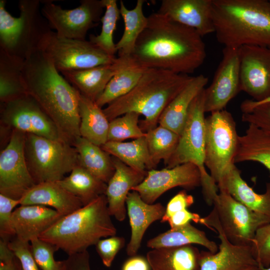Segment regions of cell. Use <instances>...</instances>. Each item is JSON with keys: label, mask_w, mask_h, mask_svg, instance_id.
Returning <instances> with one entry per match:
<instances>
[{"label": "cell", "mask_w": 270, "mask_h": 270, "mask_svg": "<svg viewBox=\"0 0 270 270\" xmlns=\"http://www.w3.org/2000/svg\"><path fill=\"white\" fill-rule=\"evenodd\" d=\"M238 53L240 90L257 102L270 96V47L243 46Z\"/></svg>", "instance_id": "cell-14"}, {"label": "cell", "mask_w": 270, "mask_h": 270, "mask_svg": "<svg viewBox=\"0 0 270 270\" xmlns=\"http://www.w3.org/2000/svg\"><path fill=\"white\" fill-rule=\"evenodd\" d=\"M38 0H20L14 42L10 54L24 60L38 49L42 36L52 30L43 16Z\"/></svg>", "instance_id": "cell-18"}, {"label": "cell", "mask_w": 270, "mask_h": 270, "mask_svg": "<svg viewBox=\"0 0 270 270\" xmlns=\"http://www.w3.org/2000/svg\"><path fill=\"white\" fill-rule=\"evenodd\" d=\"M22 76L28 94L52 121L62 138L73 146L80 136L79 91L38 49L24 60Z\"/></svg>", "instance_id": "cell-2"}, {"label": "cell", "mask_w": 270, "mask_h": 270, "mask_svg": "<svg viewBox=\"0 0 270 270\" xmlns=\"http://www.w3.org/2000/svg\"><path fill=\"white\" fill-rule=\"evenodd\" d=\"M26 134L13 130L0 154V194L20 200L35 184L24 154Z\"/></svg>", "instance_id": "cell-12"}, {"label": "cell", "mask_w": 270, "mask_h": 270, "mask_svg": "<svg viewBox=\"0 0 270 270\" xmlns=\"http://www.w3.org/2000/svg\"><path fill=\"white\" fill-rule=\"evenodd\" d=\"M200 252L192 244L154 248L146 254L153 270H200Z\"/></svg>", "instance_id": "cell-27"}, {"label": "cell", "mask_w": 270, "mask_h": 270, "mask_svg": "<svg viewBox=\"0 0 270 270\" xmlns=\"http://www.w3.org/2000/svg\"><path fill=\"white\" fill-rule=\"evenodd\" d=\"M246 270H262V269L259 266H255L252 267Z\"/></svg>", "instance_id": "cell-52"}, {"label": "cell", "mask_w": 270, "mask_h": 270, "mask_svg": "<svg viewBox=\"0 0 270 270\" xmlns=\"http://www.w3.org/2000/svg\"><path fill=\"white\" fill-rule=\"evenodd\" d=\"M212 18L224 47H270V0H212Z\"/></svg>", "instance_id": "cell-4"}, {"label": "cell", "mask_w": 270, "mask_h": 270, "mask_svg": "<svg viewBox=\"0 0 270 270\" xmlns=\"http://www.w3.org/2000/svg\"><path fill=\"white\" fill-rule=\"evenodd\" d=\"M38 49L48 56L60 72L112 64L117 60L90 40L62 37L52 30L42 36Z\"/></svg>", "instance_id": "cell-9"}, {"label": "cell", "mask_w": 270, "mask_h": 270, "mask_svg": "<svg viewBox=\"0 0 270 270\" xmlns=\"http://www.w3.org/2000/svg\"><path fill=\"white\" fill-rule=\"evenodd\" d=\"M18 204H20V200L0 194V240L8 242L16 236L12 222V214L14 209Z\"/></svg>", "instance_id": "cell-42"}, {"label": "cell", "mask_w": 270, "mask_h": 270, "mask_svg": "<svg viewBox=\"0 0 270 270\" xmlns=\"http://www.w3.org/2000/svg\"><path fill=\"white\" fill-rule=\"evenodd\" d=\"M268 102H270V96L260 102L252 100H246L241 103L240 109L242 113H246L256 106Z\"/></svg>", "instance_id": "cell-51"}, {"label": "cell", "mask_w": 270, "mask_h": 270, "mask_svg": "<svg viewBox=\"0 0 270 270\" xmlns=\"http://www.w3.org/2000/svg\"><path fill=\"white\" fill-rule=\"evenodd\" d=\"M253 256L260 267L270 266V222L256 232L251 244Z\"/></svg>", "instance_id": "cell-41"}, {"label": "cell", "mask_w": 270, "mask_h": 270, "mask_svg": "<svg viewBox=\"0 0 270 270\" xmlns=\"http://www.w3.org/2000/svg\"><path fill=\"white\" fill-rule=\"evenodd\" d=\"M198 244L206 248L212 253L218 251V246L210 240L205 232L189 223L183 226L170 228L149 240L146 244L148 248H154L181 246Z\"/></svg>", "instance_id": "cell-33"}, {"label": "cell", "mask_w": 270, "mask_h": 270, "mask_svg": "<svg viewBox=\"0 0 270 270\" xmlns=\"http://www.w3.org/2000/svg\"><path fill=\"white\" fill-rule=\"evenodd\" d=\"M192 77L148 68L131 91L107 105L103 111L109 121L130 112L143 115L144 118L139 124L146 132L158 126L162 112Z\"/></svg>", "instance_id": "cell-3"}, {"label": "cell", "mask_w": 270, "mask_h": 270, "mask_svg": "<svg viewBox=\"0 0 270 270\" xmlns=\"http://www.w3.org/2000/svg\"><path fill=\"white\" fill-rule=\"evenodd\" d=\"M115 172L108 183L106 192L109 212L120 222L126 214V200L129 192L145 178L147 172L135 170L113 156Z\"/></svg>", "instance_id": "cell-20"}, {"label": "cell", "mask_w": 270, "mask_h": 270, "mask_svg": "<svg viewBox=\"0 0 270 270\" xmlns=\"http://www.w3.org/2000/svg\"><path fill=\"white\" fill-rule=\"evenodd\" d=\"M205 88L192 102L180 135L177 147L168 161L166 168L190 162L196 164L201 174L202 193L206 203L210 206L218 194V185L206 169Z\"/></svg>", "instance_id": "cell-6"}, {"label": "cell", "mask_w": 270, "mask_h": 270, "mask_svg": "<svg viewBox=\"0 0 270 270\" xmlns=\"http://www.w3.org/2000/svg\"><path fill=\"white\" fill-rule=\"evenodd\" d=\"M106 8L101 18L102 29L98 35H90V41L108 54L116 56V44L113 40V34L120 13L116 0H102Z\"/></svg>", "instance_id": "cell-38"}, {"label": "cell", "mask_w": 270, "mask_h": 270, "mask_svg": "<svg viewBox=\"0 0 270 270\" xmlns=\"http://www.w3.org/2000/svg\"><path fill=\"white\" fill-rule=\"evenodd\" d=\"M208 81V78L203 74L193 76L162 112L158 124L180 135L192 102Z\"/></svg>", "instance_id": "cell-26"}, {"label": "cell", "mask_w": 270, "mask_h": 270, "mask_svg": "<svg viewBox=\"0 0 270 270\" xmlns=\"http://www.w3.org/2000/svg\"><path fill=\"white\" fill-rule=\"evenodd\" d=\"M124 244L125 239L123 237L114 236L100 239L95 246L104 264L110 267L116 256L123 248Z\"/></svg>", "instance_id": "cell-44"}, {"label": "cell", "mask_w": 270, "mask_h": 270, "mask_svg": "<svg viewBox=\"0 0 270 270\" xmlns=\"http://www.w3.org/2000/svg\"><path fill=\"white\" fill-rule=\"evenodd\" d=\"M123 62L122 58L117 57L116 62L112 64L63 71L60 74L82 94L96 102Z\"/></svg>", "instance_id": "cell-23"}, {"label": "cell", "mask_w": 270, "mask_h": 270, "mask_svg": "<svg viewBox=\"0 0 270 270\" xmlns=\"http://www.w3.org/2000/svg\"><path fill=\"white\" fill-rule=\"evenodd\" d=\"M0 270H22L20 260L8 248L0 250Z\"/></svg>", "instance_id": "cell-49"}, {"label": "cell", "mask_w": 270, "mask_h": 270, "mask_svg": "<svg viewBox=\"0 0 270 270\" xmlns=\"http://www.w3.org/2000/svg\"><path fill=\"white\" fill-rule=\"evenodd\" d=\"M179 138V134L159 124L146 132L149 154L156 166L162 160L166 164L174 153Z\"/></svg>", "instance_id": "cell-37"}, {"label": "cell", "mask_w": 270, "mask_h": 270, "mask_svg": "<svg viewBox=\"0 0 270 270\" xmlns=\"http://www.w3.org/2000/svg\"><path fill=\"white\" fill-rule=\"evenodd\" d=\"M20 205H40L52 208L66 216L84 206L80 200L57 182L36 184L20 200Z\"/></svg>", "instance_id": "cell-24"}, {"label": "cell", "mask_w": 270, "mask_h": 270, "mask_svg": "<svg viewBox=\"0 0 270 270\" xmlns=\"http://www.w3.org/2000/svg\"><path fill=\"white\" fill-rule=\"evenodd\" d=\"M262 270H270V266L268 268L260 267Z\"/></svg>", "instance_id": "cell-53"}, {"label": "cell", "mask_w": 270, "mask_h": 270, "mask_svg": "<svg viewBox=\"0 0 270 270\" xmlns=\"http://www.w3.org/2000/svg\"><path fill=\"white\" fill-rule=\"evenodd\" d=\"M140 116L138 113L130 112L110 121L108 141L122 142L145 136L146 132L139 124Z\"/></svg>", "instance_id": "cell-39"}, {"label": "cell", "mask_w": 270, "mask_h": 270, "mask_svg": "<svg viewBox=\"0 0 270 270\" xmlns=\"http://www.w3.org/2000/svg\"><path fill=\"white\" fill-rule=\"evenodd\" d=\"M58 184L78 198L84 206L102 194H105L107 184L100 180L80 165L76 166L70 174Z\"/></svg>", "instance_id": "cell-36"}, {"label": "cell", "mask_w": 270, "mask_h": 270, "mask_svg": "<svg viewBox=\"0 0 270 270\" xmlns=\"http://www.w3.org/2000/svg\"><path fill=\"white\" fill-rule=\"evenodd\" d=\"M41 12L51 30L60 36L85 40L88 32L98 24L105 8L102 0H82L76 8L63 9L44 0Z\"/></svg>", "instance_id": "cell-11"}, {"label": "cell", "mask_w": 270, "mask_h": 270, "mask_svg": "<svg viewBox=\"0 0 270 270\" xmlns=\"http://www.w3.org/2000/svg\"><path fill=\"white\" fill-rule=\"evenodd\" d=\"M63 216L55 210L40 205H20L12 212L16 236L30 242L48 230Z\"/></svg>", "instance_id": "cell-22"}, {"label": "cell", "mask_w": 270, "mask_h": 270, "mask_svg": "<svg viewBox=\"0 0 270 270\" xmlns=\"http://www.w3.org/2000/svg\"><path fill=\"white\" fill-rule=\"evenodd\" d=\"M204 165L218 184L235 164L239 136L232 114L226 110L206 118Z\"/></svg>", "instance_id": "cell-8"}, {"label": "cell", "mask_w": 270, "mask_h": 270, "mask_svg": "<svg viewBox=\"0 0 270 270\" xmlns=\"http://www.w3.org/2000/svg\"><path fill=\"white\" fill-rule=\"evenodd\" d=\"M78 108L80 136L101 147L108 141L110 124L103 110L80 93Z\"/></svg>", "instance_id": "cell-28"}, {"label": "cell", "mask_w": 270, "mask_h": 270, "mask_svg": "<svg viewBox=\"0 0 270 270\" xmlns=\"http://www.w3.org/2000/svg\"><path fill=\"white\" fill-rule=\"evenodd\" d=\"M249 161L262 164L270 173V133L252 124L239 136L234 158V163Z\"/></svg>", "instance_id": "cell-30"}, {"label": "cell", "mask_w": 270, "mask_h": 270, "mask_svg": "<svg viewBox=\"0 0 270 270\" xmlns=\"http://www.w3.org/2000/svg\"><path fill=\"white\" fill-rule=\"evenodd\" d=\"M127 212L131 228V236L126 246L128 256H134L140 248L144 235L154 222L161 220L166 208L160 203L150 204L144 202L139 194L132 190L126 200Z\"/></svg>", "instance_id": "cell-21"}, {"label": "cell", "mask_w": 270, "mask_h": 270, "mask_svg": "<svg viewBox=\"0 0 270 270\" xmlns=\"http://www.w3.org/2000/svg\"><path fill=\"white\" fill-rule=\"evenodd\" d=\"M200 224L214 228L220 244L216 253L200 252V270H246L258 266L250 246H236L228 240L212 210L208 216L202 218Z\"/></svg>", "instance_id": "cell-16"}, {"label": "cell", "mask_w": 270, "mask_h": 270, "mask_svg": "<svg viewBox=\"0 0 270 270\" xmlns=\"http://www.w3.org/2000/svg\"><path fill=\"white\" fill-rule=\"evenodd\" d=\"M73 146L78 154L79 165L108 184L115 172L112 158L102 148L80 136Z\"/></svg>", "instance_id": "cell-34"}, {"label": "cell", "mask_w": 270, "mask_h": 270, "mask_svg": "<svg viewBox=\"0 0 270 270\" xmlns=\"http://www.w3.org/2000/svg\"><path fill=\"white\" fill-rule=\"evenodd\" d=\"M24 60L0 48V104L28 95L22 76Z\"/></svg>", "instance_id": "cell-29"}, {"label": "cell", "mask_w": 270, "mask_h": 270, "mask_svg": "<svg viewBox=\"0 0 270 270\" xmlns=\"http://www.w3.org/2000/svg\"><path fill=\"white\" fill-rule=\"evenodd\" d=\"M30 244L34 259L41 270H61V261L54 258V254L58 250L55 246L38 238L32 240Z\"/></svg>", "instance_id": "cell-40"}, {"label": "cell", "mask_w": 270, "mask_h": 270, "mask_svg": "<svg viewBox=\"0 0 270 270\" xmlns=\"http://www.w3.org/2000/svg\"><path fill=\"white\" fill-rule=\"evenodd\" d=\"M150 268L147 259L142 256H133L124 262L122 270H150Z\"/></svg>", "instance_id": "cell-50"}, {"label": "cell", "mask_w": 270, "mask_h": 270, "mask_svg": "<svg viewBox=\"0 0 270 270\" xmlns=\"http://www.w3.org/2000/svg\"><path fill=\"white\" fill-rule=\"evenodd\" d=\"M122 58L124 62L121 68L95 102L101 108L128 94L148 69L138 64L132 57Z\"/></svg>", "instance_id": "cell-31"}, {"label": "cell", "mask_w": 270, "mask_h": 270, "mask_svg": "<svg viewBox=\"0 0 270 270\" xmlns=\"http://www.w3.org/2000/svg\"><path fill=\"white\" fill-rule=\"evenodd\" d=\"M212 210L228 240L232 244L250 246L256 230L270 217L256 212L224 191L215 198Z\"/></svg>", "instance_id": "cell-10"}, {"label": "cell", "mask_w": 270, "mask_h": 270, "mask_svg": "<svg viewBox=\"0 0 270 270\" xmlns=\"http://www.w3.org/2000/svg\"><path fill=\"white\" fill-rule=\"evenodd\" d=\"M202 218L199 214L193 213L188 209L178 212L170 216L167 222H168L170 228L181 226L190 223L193 221L196 223H200Z\"/></svg>", "instance_id": "cell-48"}, {"label": "cell", "mask_w": 270, "mask_h": 270, "mask_svg": "<svg viewBox=\"0 0 270 270\" xmlns=\"http://www.w3.org/2000/svg\"><path fill=\"white\" fill-rule=\"evenodd\" d=\"M8 245L20 260L22 270H39L32 252L30 242L16 236L8 242Z\"/></svg>", "instance_id": "cell-43"}, {"label": "cell", "mask_w": 270, "mask_h": 270, "mask_svg": "<svg viewBox=\"0 0 270 270\" xmlns=\"http://www.w3.org/2000/svg\"><path fill=\"white\" fill-rule=\"evenodd\" d=\"M88 250L70 255L66 260L61 261L60 270H90Z\"/></svg>", "instance_id": "cell-47"}, {"label": "cell", "mask_w": 270, "mask_h": 270, "mask_svg": "<svg viewBox=\"0 0 270 270\" xmlns=\"http://www.w3.org/2000/svg\"><path fill=\"white\" fill-rule=\"evenodd\" d=\"M240 90L238 48L224 47L211 84L205 88L206 112L224 110Z\"/></svg>", "instance_id": "cell-17"}, {"label": "cell", "mask_w": 270, "mask_h": 270, "mask_svg": "<svg viewBox=\"0 0 270 270\" xmlns=\"http://www.w3.org/2000/svg\"><path fill=\"white\" fill-rule=\"evenodd\" d=\"M106 194L62 216L38 238L68 256L87 250L102 238L116 236Z\"/></svg>", "instance_id": "cell-5"}, {"label": "cell", "mask_w": 270, "mask_h": 270, "mask_svg": "<svg viewBox=\"0 0 270 270\" xmlns=\"http://www.w3.org/2000/svg\"><path fill=\"white\" fill-rule=\"evenodd\" d=\"M132 58L146 68L188 74L200 66L206 58V45L196 30L156 12L148 16Z\"/></svg>", "instance_id": "cell-1"}, {"label": "cell", "mask_w": 270, "mask_h": 270, "mask_svg": "<svg viewBox=\"0 0 270 270\" xmlns=\"http://www.w3.org/2000/svg\"><path fill=\"white\" fill-rule=\"evenodd\" d=\"M242 120L270 133V102L259 105L248 112L242 113Z\"/></svg>", "instance_id": "cell-45"}, {"label": "cell", "mask_w": 270, "mask_h": 270, "mask_svg": "<svg viewBox=\"0 0 270 270\" xmlns=\"http://www.w3.org/2000/svg\"><path fill=\"white\" fill-rule=\"evenodd\" d=\"M24 154L36 184L56 182L79 165L76 148L64 140L26 134Z\"/></svg>", "instance_id": "cell-7"}, {"label": "cell", "mask_w": 270, "mask_h": 270, "mask_svg": "<svg viewBox=\"0 0 270 270\" xmlns=\"http://www.w3.org/2000/svg\"><path fill=\"white\" fill-rule=\"evenodd\" d=\"M200 186L199 168L196 164L188 162L172 168L148 170L144 180L132 190L137 192L146 202L152 204L172 188L179 186L190 190Z\"/></svg>", "instance_id": "cell-15"}, {"label": "cell", "mask_w": 270, "mask_h": 270, "mask_svg": "<svg viewBox=\"0 0 270 270\" xmlns=\"http://www.w3.org/2000/svg\"><path fill=\"white\" fill-rule=\"evenodd\" d=\"M194 202V199L192 195L188 194L185 190L180 191L168 203L165 214L161 220V222H166L174 214L184 209H188Z\"/></svg>", "instance_id": "cell-46"}, {"label": "cell", "mask_w": 270, "mask_h": 270, "mask_svg": "<svg viewBox=\"0 0 270 270\" xmlns=\"http://www.w3.org/2000/svg\"><path fill=\"white\" fill-rule=\"evenodd\" d=\"M101 148L138 170L146 172L156 168L150 158L146 136L128 142L107 141Z\"/></svg>", "instance_id": "cell-35"}, {"label": "cell", "mask_w": 270, "mask_h": 270, "mask_svg": "<svg viewBox=\"0 0 270 270\" xmlns=\"http://www.w3.org/2000/svg\"><path fill=\"white\" fill-rule=\"evenodd\" d=\"M144 0H138L135 7L128 10L122 0L120 1V15L124 20V28L120 40L116 44L118 57L130 58L132 57L136 42L148 22L143 10Z\"/></svg>", "instance_id": "cell-32"}, {"label": "cell", "mask_w": 270, "mask_h": 270, "mask_svg": "<svg viewBox=\"0 0 270 270\" xmlns=\"http://www.w3.org/2000/svg\"><path fill=\"white\" fill-rule=\"evenodd\" d=\"M212 0H162L157 12L196 30L202 37L214 33Z\"/></svg>", "instance_id": "cell-19"}, {"label": "cell", "mask_w": 270, "mask_h": 270, "mask_svg": "<svg viewBox=\"0 0 270 270\" xmlns=\"http://www.w3.org/2000/svg\"><path fill=\"white\" fill-rule=\"evenodd\" d=\"M3 125L25 134L64 140L48 116L30 95L0 104Z\"/></svg>", "instance_id": "cell-13"}, {"label": "cell", "mask_w": 270, "mask_h": 270, "mask_svg": "<svg viewBox=\"0 0 270 270\" xmlns=\"http://www.w3.org/2000/svg\"><path fill=\"white\" fill-rule=\"evenodd\" d=\"M220 191H224L250 210L270 217V182L266 184V192H254L242 178L235 164L217 184Z\"/></svg>", "instance_id": "cell-25"}]
</instances>
